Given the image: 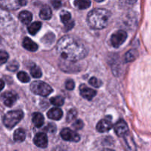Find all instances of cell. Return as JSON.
Masks as SVG:
<instances>
[{"label": "cell", "mask_w": 151, "mask_h": 151, "mask_svg": "<svg viewBox=\"0 0 151 151\" xmlns=\"http://www.w3.org/2000/svg\"><path fill=\"white\" fill-rule=\"evenodd\" d=\"M56 49L60 57L69 62H75L84 58L88 52L87 49L80 40L69 35L60 38Z\"/></svg>", "instance_id": "1"}, {"label": "cell", "mask_w": 151, "mask_h": 151, "mask_svg": "<svg viewBox=\"0 0 151 151\" xmlns=\"http://www.w3.org/2000/svg\"><path fill=\"white\" fill-rule=\"evenodd\" d=\"M110 17V12L106 9H94L88 13L87 22L93 29H101L107 26Z\"/></svg>", "instance_id": "2"}, {"label": "cell", "mask_w": 151, "mask_h": 151, "mask_svg": "<svg viewBox=\"0 0 151 151\" xmlns=\"http://www.w3.org/2000/svg\"><path fill=\"white\" fill-rule=\"evenodd\" d=\"M24 113L21 110H16L9 111L4 115L3 118V123L6 128L12 129L22 119Z\"/></svg>", "instance_id": "3"}, {"label": "cell", "mask_w": 151, "mask_h": 151, "mask_svg": "<svg viewBox=\"0 0 151 151\" xmlns=\"http://www.w3.org/2000/svg\"><path fill=\"white\" fill-rule=\"evenodd\" d=\"M30 90L32 93L42 97H47L52 92V88L43 81H34L30 85Z\"/></svg>", "instance_id": "4"}, {"label": "cell", "mask_w": 151, "mask_h": 151, "mask_svg": "<svg viewBox=\"0 0 151 151\" xmlns=\"http://www.w3.org/2000/svg\"><path fill=\"white\" fill-rule=\"evenodd\" d=\"M128 35L125 31L118 30L113 34L111 37V43L114 47H119L122 45L126 40Z\"/></svg>", "instance_id": "5"}, {"label": "cell", "mask_w": 151, "mask_h": 151, "mask_svg": "<svg viewBox=\"0 0 151 151\" xmlns=\"http://www.w3.org/2000/svg\"><path fill=\"white\" fill-rule=\"evenodd\" d=\"M60 137L65 141L69 142H79L81 139L80 136L76 132L73 131L69 128H64L60 132Z\"/></svg>", "instance_id": "6"}, {"label": "cell", "mask_w": 151, "mask_h": 151, "mask_svg": "<svg viewBox=\"0 0 151 151\" xmlns=\"http://www.w3.org/2000/svg\"><path fill=\"white\" fill-rule=\"evenodd\" d=\"M17 94L12 91H7L1 95V100L7 107H11L17 100Z\"/></svg>", "instance_id": "7"}, {"label": "cell", "mask_w": 151, "mask_h": 151, "mask_svg": "<svg viewBox=\"0 0 151 151\" xmlns=\"http://www.w3.org/2000/svg\"><path fill=\"white\" fill-rule=\"evenodd\" d=\"M60 17L61 22L64 24L65 27H66V31L69 30V29H71L73 27L74 25H75V22L72 19L70 13L66 11V10H63V11L60 12Z\"/></svg>", "instance_id": "8"}, {"label": "cell", "mask_w": 151, "mask_h": 151, "mask_svg": "<svg viewBox=\"0 0 151 151\" xmlns=\"http://www.w3.org/2000/svg\"><path fill=\"white\" fill-rule=\"evenodd\" d=\"M21 7L18 0H0V7L7 10H17Z\"/></svg>", "instance_id": "9"}, {"label": "cell", "mask_w": 151, "mask_h": 151, "mask_svg": "<svg viewBox=\"0 0 151 151\" xmlns=\"http://www.w3.org/2000/svg\"><path fill=\"white\" fill-rule=\"evenodd\" d=\"M114 131L119 137H125L128 133V127L124 120H119L114 126Z\"/></svg>", "instance_id": "10"}, {"label": "cell", "mask_w": 151, "mask_h": 151, "mask_svg": "<svg viewBox=\"0 0 151 151\" xmlns=\"http://www.w3.org/2000/svg\"><path fill=\"white\" fill-rule=\"evenodd\" d=\"M80 93H81V95L83 98L86 99L88 100H91L97 94V91L95 90L88 88L84 84L81 85V86H80Z\"/></svg>", "instance_id": "11"}, {"label": "cell", "mask_w": 151, "mask_h": 151, "mask_svg": "<svg viewBox=\"0 0 151 151\" xmlns=\"http://www.w3.org/2000/svg\"><path fill=\"white\" fill-rule=\"evenodd\" d=\"M33 142L37 147L41 148H45L48 145L47 137L44 133H38L34 137Z\"/></svg>", "instance_id": "12"}, {"label": "cell", "mask_w": 151, "mask_h": 151, "mask_svg": "<svg viewBox=\"0 0 151 151\" xmlns=\"http://www.w3.org/2000/svg\"><path fill=\"white\" fill-rule=\"evenodd\" d=\"M112 128V122L109 119H101L97 125V131L100 133H104L109 131Z\"/></svg>", "instance_id": "13"}, {"label": "cell", "mask_w": 151, "mask_h": 151, "mask_svg": "<svg viewBox=\"0 0 151 151\" xmlns=\"http://www.w3.org/2000/svg\"><path fill=\"white\" fill-rule=\"evenodd\" d=\"M47 116L53 120H59L63 116V111L58 108H52L47 112Z\"/></svg>", "instance_id": "14"}, {"label": "cell", "mask_w": 151, "mask_h": 151, "mask_svg": "<svg viewBox=\"0 0 151 151\" xmlns=\"http://www.w3.org/2000/svg\"><path fill=\"white\" fill-rule=\"evenodd\" d=\"M23 47L24 48L30 52H35L38 48L36 43H35L27 37H25L24 39L23 40Z\"/></svg>", "instance_id": "15"}, {"label": "cell", "mask_w": 151, "mask_h": 151, "mask_svg": "<svg viewBox=\"0 0 151 151\" xmlns=\"http://www.w3.org/2000/svg\"><path fill=\"white\" fill-rule=\"evenodd\" d=\"M19 19L24 24H28L30 23V22L32 19V14L29 11L24 10L22 11L19 15Z\"/></svg>", "instance_id": "16"}, {"label": "cell", "mask_w": 151, "mask_h": 151, "mask_svg": "<svg viewBox=\"0 0 151 151\" xmlns=\"http://www.w3.org/2000/svg\"><path fill=\"white\" fill-rule=\"evenodd\" d=\"M32 122L37 128H41L44 123V117L41 114L36 112L32 114Z\"/></svg>", "instance_id": "17"}, {"label": "cell", "mask_w": 151, "mask_h": 151, "mask_svg": "<svg viewBox=\"0 0 151 151\" xmlns=\"http://www.w3.org/2000/svg\"><path fill=\"white\" fill-rule=\"evenodd\" d=\"M25 138H26V133H25L24 130L19 128L14 132L13 139L16 142H22L24 141Z\"/></svg>", "instance_id": "18"}, {"label": "cell", "mask_w": 151, "mask_h": 151, "mask_svg": "<svg viewBox=\"0 0 151 151\" xmlns=\"http://www.w3.org/2000/svg\"><path fill=\"white\" fill-rule=\"evenodd\" d=\"M40 17L44 20H48L52 17V10L51 8L48 5H44L41 8L39 13Z\"/></svg>", "instance_id": "19"}, {"label": "cell", "mask_w": 151, "mask_h": 151, "mask_svg": "<svg viewBox=\"0 0 151 151\" xmlns=\"http://www.w3.org/2000/svg\"><path fill=\"white\" fill-rule=\"evenodd\" d=\"M91 5V0H75V6L80 10H85Z\"/></svg>", "instance_id": "20"}, {"label": "cell", "mask_w": 151, "mask_h": 151, "mask_svg": "<svg viewBox=\"0 0 151 151\" xmlns=\"http://www.w3.org/2000/svg\"><path fill=\"white\" fill-rule=\"evenodd\" d=\"M41 26H42V24L40 22H35L31 24L28 27V32L31 34L32 35H35L38 31L41 29Z\"/></svg>", "instance_id": "21"}, {"label": "cell", "mask_w": 151, "mask_h": 151, "mask_svg": "<svg viewBox=\"0 0 151 151\" xmlns=\"http://www.w3.org/2000/svg\"><path fill=\"white\" fill-rule=\"evenodd\" d=\"M138 52L136 50H131L125 54V62L128 63V62H132L134 60L137 59L138 57Z\"/></svg>", "instance_id": "22"}, {"label": "cell", "mask_w": 151, "mask_h": 151, "mask_svg": "<svg viewBox=\"0 0 151 151\" xmlns=\"http://www.w3.org/2000/svg\"><path fill=\"white\" fill-rule=\"evenodd\" d=\"M10 15L7 14L6 13L0 12V28H4L6 23L11 21V18H10Z\"/></svg>", "instance_id": "23"}, {"label": "cell", "mask_w": 151, "mask_h": 151, "mask_svg": "<svg viewBox=\"0 0 151 151\" xmlns=\"http://www.w3.org/2000/svg\"><path fill=\"white\" fill-rule=\"evenodd\" d=\"M30 75L35 78H40L42 75V72H41V69L38 66L34 65L30 69Z\"/></svg>", "instance_id": "24"}, {"label": "cell", "mask_w": 151, "mask_h": 151, "mask_svg": "<svg viewBox=\"0 0 151 151\" xmlns=\"http://www.w3.org/2000/svg\"><path fill=\"white\" fill-rule=\"evenodd\" d=\"M50 103L55 106H62L64 103V99L60 96L54 97L50 99Z\"/></svg>", "instance_id": "25"}, {"label": "cell", "mask_w": 151, "mask_h": 151, "mask_svg": "<svg viewBox=\"0 0 151 151\" xmlns=\"http://www.w3.org/2000/svg\"><path fill=\"white\" fill-rule=\"evenodd\" d=\"M77 116H78V111L75 109H71L66 115V121L68 122H72L76 119Z\"/></svg>", "instance_id": "26"}, {"label": "cell", "mask_w": 151, "mask_h": 151, "mask_svg": "<svg viewBox=\"0 0 151 151\" xmlns=\"http://www.w3.org/2000/svg\"><path fill=\"white\" fill-rule=\"evenodd\" d=\"M17 78L22 83H28L30 81L29 75L25 72H19L17 75Z\"/></svg>", "instance_id": "27"}, {"label": "cell", "mask_w": 151, "mask_h": 151, "mask_svg": "<svg viewBox=\"0 0 151 151\" xmlns=\"http://www.w3.org/2000/svg\"><path fill=\"white\" fill-rule=\"evenodd\" d=\"M89 84L92 86L96 87V88H99L103 85V82L100 80H98L95 77H92L91 79L89 80Z\"/></svg>", "instance_id": "28"}, {"label": "cell", "mask_w": 151, "mask_h": 151, "mask_svg": "<svg viewBox=\"0 0 151 151\" xmlns=\"http://www.w3.org/2000/svg\"><path fill=\"white\" fill-rule=\"evenodd\" d=\"M19 67V63H18V62H16V60H13V61L10 62V63H8V65L7 66V70L10 71V72H16V70H18Z\"/></svg>", "instance_id": "29"}, {"label": "cell", "mask_w": 151, "mask_h": 151, "mask_svg": "<svg viewBox=\"0 0 151 151\" xmlns=\"http://www.w3.org/2000/svg\"><path fill=\"white\" fill-rule=\"evenodd\" d=\"M137 0H119L120 4L124 7H130L134 5Z\"/></svg>", "instance_id": "30"}, {"label": "cell", "mask_w": 151, "mask_h": 151, "mask_svg": "<svg viewBox=\"0 0 151 151\" xmlns=\"http://www.w3.org/2000/svg\"><path fill=\"white\" fill-rule=\"evenodd\" d=\"M9 55L5 51H0V65H2L7 61Z\"/></svg>", "instance_id": "31"}, {"label": "cell", "mask_w": 151, "mask_h": 151, "mask_svg": "<svg viewBox=\"0 0 151 151\" xmlns=\"http://www.w3.org/2000/svg\"><path fill=\"white\" fill-rule=\"evenodd\" d=\"M83 125L84 124L83 122V121L81 120V119H78V120H76L75 122H74V123L72 124V128L75 130L78 131V130L82 129L83 128Z\"/></svg>", "instance_id": "32"}, {"label": "cell", "mask_w": 151, "mask_h": 151, "mask_svg": "<svg viewBox=\"0 0 151 151\" xmlns=\"http://www.w3.org/2000/svg\"><path fill=\"white\" fill-rule=\"evenodd\" d=\"M65 86H66V89L72 90L75 88V82H74L72 80H67V81H66Z\"/></svg>", "instance_id": "33"}, {"label": "cell", "mask_w": 151, "mask_h": 151, "mask_svg": "<svg viewBox=\"0 0 151 151\" xmlns=\"http://www.w3.org/2000/svg\"><path fill=\"white\" fill-rule=\"evenodd\" d=\"M50 1H51V4H52V6L55 9L59 8L61 6V1H60V0H50Z\"/></svg>", "instance_id": "34"}, {"label": "cell", "mask_w": 151, "mask_h": 151, "mask_svg": "<svg viewBox=\"0 0 151 151\" xmlns=\"http://www.w3.org/2000/svg\"><path fill=\"white\" fill-rule=\"evenodd\" d=\"M47 129H48V131H50V132L55 133L56 131V126L52 123L50 124V125H48V127H47Z\"/></svg>", "instance_id": "35"}, {"label": "cell", "mask_w": 151, "mask_h": 151, "mask_svg": "<svg viewBox=\"0 0 151 151\" xmlns=\"http://www.w3.org/2000/svg\"><path fill=\"white\" fill-rule=\"evenodd\" d=\"M19 2V4H20L21 6H24L26 5L27 3V0H18Z\"/></svg>", "instance_id": "36"}, {"label": "cell", "mask_w": 151, "mask_h": 151, "mask_svg": "<svg viewBox=\"0 0 151 151\" xmlns=\"http://www.w3.org/2000/svg\"><path fill=\"white\" fill-rule=\"evenodd\" d=\"M4 82L2 81V80L0 79V91H1V90L4 88Z\"/></svg>", "instance_id": "37"}, {"label": "cell", "mask_w": 151, "mask_h": 151, "mask_svg": "<svg viewBox=\"0 0 151 151\" xmlns=\"http://www.w3.org/2000/svg\"><path fill=\"white\" fill-rule=\"evenodd\" d=\"M94 1H97V2H102V1H103L104 0H94Z\"/></svg>", "instance_id": "38"}, {"label": "cell", "mask_w": 151, "mask_h": 151, "mask_svg": "<svg viewBox=\"0 0 151 151\" xmlns=\"http://www.w3.org/2000/svg\"><path fill=\"white\" fill-rule=\"evenodd\" d=\"M0 41H1V38H0Z\"/></svg>", "instance_id": "39"}]
</instances>
